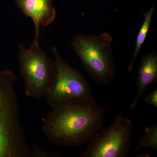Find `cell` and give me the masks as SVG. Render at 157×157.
I'll return each instance as SVG.
<instances>
[{
  "label": "cell",
  "mask_w": 157,
  "mask_h": 157,
  "mask_svg": "<svg viewBox=\"0 0 157 157\" xmlns=\"http://www.w3.org/2000/svg\"><path fill=\"white\" fill-rule=\"evenodd\" d=\"M52 108L43 121L42 130L56 146L78 147L104 128L106 110L93 97L71 100Z\"/></svg>",
  "instance_id": "cell-1"
},
{
  "label": "cell",
  "mask_w": 157,
  "mask_h": 157,
  "mask_svg": "<svg viewBox=\"0 0 157 157\" xmlns=\"http://www.w3.org/2000/svg\"><path fill=\"white\" fill-rule=\"evenodd\" d=\"M17 77L0 70V157H32L31 146L19 118L14 84Z\"/></svg>",
  "instance_id": "cell-2"
},
{
  "label": "cell",
  "mask_w": 157,
  "mask_h": 157,
  "mask_svg": "<svg viewBox=\"0 0 157 157\" xmlns=\"http://www.w3.org/2000/svg\"><path fill=\"white\" fill-rule=\"evenodd\" d=\"M112 42V37L107 33L99 35H78L72 41L73 50L84 69L100 84H108L115 76Z\"/></svg>",
  "instance_id": "cell-3"
},
{
  "label": "cell",
  "mask_w": 157,
  "mask_h": 157,
  "mask_svg": "<svg viewBox=\"0 0 157 157\" xmlns=\"http://www.w3.org/2000/svg\"><path fill=\"white\" fill-rule=\"evenodd\" d=\"M33 41L29 47L19 45V70L27 96L39 101L45 98L53 86L56 69L53 61Z\"/></svg>",
  "instance_id": "cell-4"
},
{
  "label": "cell",
  "mask_w": 157,
  "mask_h": 157,
  "mask_svg": "<svg viewBox=\"0 0 157 157\" xmlns=\"http://www.w3.org/2000/svg\"><path fill=\"white\" fill-rule=\"evenodd\" d=\"M133 123L118 115L107 128H102L86 143L81 157H125L132 144Z\"/></svg>",
  "instance_id": "cell-5"
},
{
  "label": "cell",
  "mask_w": 157,
  "mask_h": 157,
  "mask_svg": "<svg viewBox=\"0 0 157 157\" xmlns=\"http://www.w3.org/2000/svg\"><path fill=\"white\" fill-rule=\"evenodd\" d=\"M52 51L56 75L53 86L45 96L49 106L52 108L71 100L92 98L91 89L83 76L63 59L56 47Z\"/></svg>",
  "instance_id": "cell-6"
},
{
  "label": "cell",
  "mask_w": 157,
  "mask_h": 157,
  "mask_svg": "<svg viewBox=\"0 0 157 157\" xmlns=\"http://www.w3.org/2000/svg\"><path fill=\"white\" fill-rule=\"evenodd\" d=\"M15 4L26 16L30 17L35 29L34 41H39L40 26H47L55 19L56 9L52 0H15Z\"/></svg>",
  "instance_id": "cell-7"
},
{
  "label": "cell",
  "mask_w": 157,
  "mask_h": 157,
  "mask_svg": "<svg viewBox=\"0 0 157 157\" xmlns=\"http://www.w3.org/2000/svg\"><path fill=\"white\" fill-rule=\"evenodd\" d=\"M157 80V55L156 52H152L144 57L141 60L138 70L137 93L130 109L135 108L147 88Z\"/></svg>",
  "instance_id": "cell-8"
},
{
  "label": "cell",
  "mask_w": 157,
  "mask_h": 157,
  "mask_svg": "<svg viewBox=\"0 0 157 157\" xmlns=\"http://www.w3.org/2000/svg\"><path fill=\"white\" fill-rule=\"evenodd\" d=\"M154 11V7L152 6L149 10L144 15V19L143 22L140 27V29H139V32L137 34V38H136L135 51L134 55H133V59H132L131 63L129 65V72H132L133 66L135 63V59H136V58L140 52V48L142 47V45L146 39L150 26L151 22L152 17Z\"/></svg>",
  "instance_id": "cell-9"
},
{
  "label": "cell",
  "mask_w": 157,
  "mask_h": 157,
  "mask_svg": "<svg viewBox=\"0 0 157 157\" xmlns=\"http://www.w3.org/2000/svg\"><path fill=\"white\" fill-rule=\"evenodd\" d=\"M151 148L157 151V124H155L147 127L138 141L135 151H138L143 148Z\"/></svg>",
  "instance_id": "cell-10"
},
{
  "label": "cell",
  "mask_w": 157,
  "mask_h": 157,
  "mask_svg": "<svg viewBox=\"0 0 157 157\" xmlns=\"http://www.w3.org/2000/svg\"><path fill=\"white\" fill-rule=\"evenodd\" d=\"M32 157H58L59 155L54 153H50L46 151L44 149L40 148L36 145L31 146Z\"/></svg>",
  "instance_id": "cell-11"
},
{
  "label": "cell",
  "mask_w": 157,
  "mask_h": 157,
  "mask_svg": "<svg viewBox=\"0 0 157 157\" xmlns=\"http://www.w3.org/2000/svg\"><path fill=\"white\" fill-rule=\"evenodd\" d=\"M144 101L147 104L152 105L157 108V89H156L151 93L148 94L144 98Z\"/></svg>",
  "instance_id": "cell-12"
}]
</instances>
